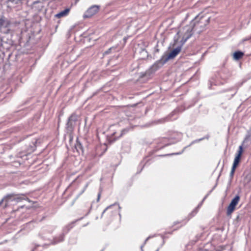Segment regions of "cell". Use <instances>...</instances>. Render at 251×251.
I'll return each mask as SVG.
<instances>
[{
	"label": "cell",
	"instance_id": "cell-1",
	"mask_svg": "<svg viewBox=\"0 0 251 251\" xmlns=\"http://www.w3.org/2000/svg\"><path fill=\"white\" fill-rule=\"evenodd\" d=\"M99 9H100V7L99 6H96V5L91 6L85 11V13L84 14V18H87L93 16V15H95L96 14L98 13Z\"/></svg>",
	"mask_w": 251,
	"mask_h": 251
},
{
	"label": "cell",
	"instance_id": "cell-2",
	"mask_svg": "<svg viewBox=\"0 0 251 251\" xmlns=\"http://www.w3.org/2000/svg\"><path fill=\"white\" fill-rule=\"evenodd\" d=\"M240 201V197L238 196L235 197L233 201L230 203V204L228 207V210H227V213L228 214H230L231 213L233 212V211L235 210L236 205L238 203V202Z\"/></svg>",
	"mask_w": 251,
	"mask_h": 251
},
{
	"label": "cell",
	"instance_id": "cell-3",
	"mask_svg": "<svg viewBox=\"0 0 251 251\" xmlns=\"http://www.w3.org/2000/svg\"><path fill=\"white\" fill-rule=\"evenodd\" d=\"M242 149H240V151H239V152L237 153V156H236V157H235L234 164H233V168H232V172H231L232 174L234 173V171L235 170V169L237 167L238 163L240 162L241 157V155H242Z\"/></svg>",
	"mask_w": 251,
	"mask_h": 251
},
{
	"label": "cell",
	"instance_id": "cell-4",
	"mask_svg": "<svg viewBox=\"0 0 251 251\" xmlns=\"http://www.w3.org/2000/svg\"><path fill=\"white\" fill-rule=\"evenodd\" d=\"M70 11V9H66L63 11H62L60 13H58L56 15V17L58 18H61L67 15Z\"/></svg>",
	"mask_w": 251,
	"mask_h": 251
},
{
	"label": "cell",
	"instance_id": "cell-5",
	"mask_svg": "<svg viewBox=\"0 0 251 251\" xmlns=\"http://www.w3.org/2000/svg\"><path fill=\"white\" fill-rule=\"evenodd\" d=\"M242 56V54L241 52H236V53L235 54V58H240V57H241Z\"/></svg>",
	"mask_w": 251,
	"mask_h": 251
}]
</instances>
